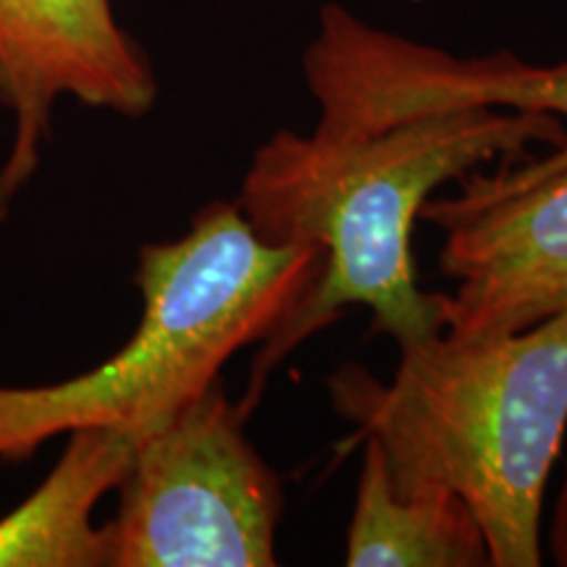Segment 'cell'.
I'll use <instances>...</instances> for the list:
<instances>
[{"mask_svg":"<svg viewBox=\"0 0 567 567\" xmlns=\"http://www.w3.org/2000/svg\"><path fill=\"white\" fill-rule=\"evenodd\" d=\"M557 116L505 109L423 113L379 130H279L245 172L237 208L268 243L323 252L316 287L264 342L239 408L258 402L268 373L352 305L400 347L442 334V295L417 287L413 226L446 182L488 163L526 158L534 142L559 147Z\"/></svg>","mask_w":567,"mask_h":567,"instance_id":"obj_1","label":"cell"},{"mask_svg":"<svg viewBox=\"0 0 567 567\" xmlns=\"http://www.w3.org/2000/svg\"><path fill=\"white\" fill-rule=\"evenodd\" d=\"M337 415L384 450L396 488L442 486L473 509L492 567L542 565L544 494L567 431V310L505 337L400 347L392 381L329 379Z\"/></svg>","mask_w":567,"mask_h":567,"instance_id":"obj_2","label":"cell"},{"mask_svg":"<svg viewBox=\"0 0 567 567\" xmlns=\"http://www.w3.org/2000/svg\"><path fill=\"white\" fill-rule=\"evenodd\" d=\"M323 252L268 243L237 203H210L187 234L140 250L142 318L122 350L59 384L0 386V460L21 463L76 429L130 436L221 381L245 347L266 342L316 287Z\"/></svg>","mask_w":567,"mask_h":567,"instance_id":"obj_3","label":"cell"},{"mask_svg":"<svg viewBox=\"0 0 567 567\" xmlns=\"http://www.w3.org/2000/svg\"><path fill=\"white\" fill-rule=\"evenodd\" d=\"M216 381L134 439L109 528V567H274L281 481Z\"/></svg>","mask_w":567,"mask_h":567,"instance_id":"obj_4","label":"cell"},{"mask_svg":"<svg viewBox=\"0 0 567 567\" xmlns=\"http://www.w3.org/2000/svg\"><path fill=\"white\" fill-rule=\"evenodd\" d=\"M302 74L331 130H379L423 113L505 109L567 122V61L542 66L513 53L457 55L368 24L344 6H323ZM520 179L567 166V137L544 158L502 163Z\"/></svg>","mask_w":567,"mask_h":567,"instance_id":"obj_5","label":"cell"},{"mask_svg":"<svg viewBox=\"0 0 567 567\" xmlns=\"http://www.w3.org/2000/svg\"><path fill=\"white\" fill-rule=\"evenodd\" d=\"M457 184L421 208L444 234L439 268L457 284L442 295L444 334L505 337L567 310V166L536 179L478 168Z\"/></svg>","mask_w":567,"mask_h":567,"instance_id":"obj_6","label":"cell"},{"mask_svg":"<svg viewBox=\"0 0 567 567\" xmlns=\"http://www.w3.org/2000/svg\"><path fill=\"white\" fill-rule=\"evenodd\" d=\"M63 97L142 118L158 101V76L113 0H0V105L13 124L0 218L42 166Z\"/></svg>","mask_w":567,"mask_h":567,"instance_id":"obj_7","label":"cell"},{"mask_svg":"<svg viewBox=\"0 0 567 567\" xmlns=\"http://www.w3.org/2000/svg\"><path fill=\"white\" fill-rule=\"evenodd\" d=\"M134 436L109 425L66 434L45 481L0 517V567H109V528L92 520L130 471Z\"/></svg>","mask_w":567,"mask_h":567,"instance_id":"obj_8","label":"cell"},{"mask_svg":"<svg viewBox=\"0 0 567 567\" xmlns=\"http://www.w3.org/2000/svg\"><path fill=\"white\" fill-rule=\"evenodd\" d=\"M350 567H492L484 528L455 492L396 488L381 444L363 436V465L347 528Z\"/></svg>","mask_w":567,"mask_h":567,"instance_id":"obj_9","label":"cell"},{"mask_svg":"<svg viewBox=\"0 0 567 567\" xmlns=\"http://www.w3.org/2000/svg\"><path fill=\"white\" fill-rule=\"evenodd\" d=\"M547 544H549V555L555 559V565L567 567V467H565L563 484H559L555 507H551Z\"/></svg>","mask_w":567,"mask_h":567,"instance_id":"obj_10","label":"cell"}]
</instances>
